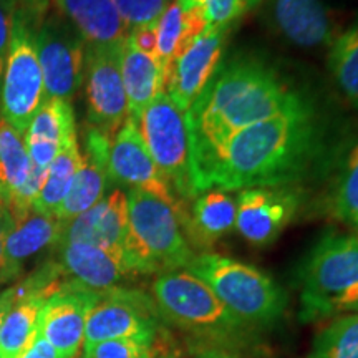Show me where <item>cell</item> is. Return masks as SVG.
Returning a JSON list of instances; mask_svg holds the SVG:
<instances>
[{
    "instance_id": "cell-13",
    "label": "cell",
    "mask_w": 358,
    "mask_h": 358,
    "mask_svg": "<svg viewBox=\"0 0 358 358\" xmlns=\"http://www.w3.org/2000/svg\"><path fill=\"white\" fill-rule=\"evenodd\" d=\"M108 178L111 182L128 189H143L161 199L181 203L164 174L156 166L143 141L134 120L127 118L122 128L111 138L108 155Z\"/></svg>"
},
{
    "instance_id": "cell-24",
    "label": "cell",
    "mask_w": 358,
    "mask_h": 358,
    "mask_svg": "<svg viewBox=\"0 0 358 358\" xmlns=\"http://www.w3.org/2000/svg\"><path fill=\"white\" fill-rule=\"evenodd\" d=\"M236 199L226 191L201 192L192 203L191 213L179 208V221L186 237L199 248H209L236 227Z\"/></svg>"
},
{
    "instance_id": "cell-1",
    "label": "cell",
    "mask_w": 358,
    "mask_h": 358,
    "mask_svg": "<svg viewBox=\"0 0 358 358\" xmlns=\"http://www.w3.org/2000/svg\"><path fill=\"white\" fill-rule=\"evenodd\" d=\"M307 98L256 57L221 62L186 113L194 189L208 191L214 164L234 134L301 105Z\"/></svg>"
},
{
    "instance_id": "cell-27",
    "label": "cell",
    "mask_w": 358,
    "mask_h": 358,
    "mask_svg": "<svg viewBox=\"0 0 358 358\" xmlns=\"http://www.w3.org/2000/svg\"><path fill=\"white\" fill-rule=\"evenodd\" d=\"M80 161H82V151H80L77 133L62 145L57 158L53 159L52 166L48 169L47 181H45L42 191H40L34 204L35 209L55 216L60 204L64 203L65 196L69 194L75 174L80 168Z\"/></svg>"
},
{
    "instance_id": "cell-11",
    "label": "cell",
    "mask_w": 358,
    "mask_h": 358,
    "mask_svg": "<svg viewBox=\"0 0 358 358\" xmlns=\"http://www.w3.org/2000/svg\"><path fill=\"white\" fill-rule=\"evenodd\" d=\"M122 45L85 50L83 85L90 127L113 138L128 118V100L122 78Z\"/></svg>"
},
{
    "instance_id": "cell-5",
    "label": "cell",
    "mask_w": 358,
    "mask_h": 358,
    "mask_svg": "<svg viewBox=\"0 0 358 358\" xmlns=\"http://www.w3.org/2000/svg\"><path fill=\"white\" fill-rule=\"evenodd\" d=\"M186 271L211 287L219 301L248 325H271L287 307V295L259 268L214 252L192 257Z\"/></svg>"
},
{
    "instance_id": "cell-7",
    "label": "cell",
    "mask_w": 358,
    "mask_h": 358,
    "mask_svg": "<svg viewBox=\"0 0 358 358\" xmlns=\"http://www.w3.org/2000/svg\"><path fill=\"white\" fill-rule=\"evenodd\" d=\"M143 141L176 192L179 201L198 198L191 171L189 133L186 115L174 105L166 92L159 93L136 120Z\"/></svg>"
},
{
    "instance_id": "cell-14",
    "label": "cell",
    "mask_w": 358,
    "mask_h": 358,
    "mask_svg": "<svg viewBox=\"0 0 358 358\" xmlns=\"http://www.w3.org/2000/svg\"><path fill=\"white\" fill-rule=\"evenodd\" d=\"M100 292L65 280L58 292L47 299L40 312L38 332L64 358H75L85 343L88 312Z\"/></svg>"
},
{
    "instance_id": "cell-38",
    "label": "cell",
    "mask_w": 358,
    "mask_h": 358,
    "mask_svg": "<svg viewBox=\"0 0 358 358\" xmlns=\"http://www.w3.org/2000/svg\"><path fill=\"white\" fill-rule=\"evenodd\" d=\"M19 358H64V357H62L57 348L52 347L38 332L35 335L34 342L30 343L29 348H27Z\"/></svg>"
},
{
    "instance_id": "cell-21",
    "label": "cell",
    "mask_w": 358,
    "mask_h": 358,
    "mask_svg": "<svg viewBox=\"0 0 358 358\" xmlns=\"http://www.w3.org/2000/svg\"><path fill=\"white\" fill-rule=\"evenodd\" d=\"M52 10L64 17L88 47L122 45L129 32L113 0H52Z\"/></svg>"
},
{
    "instance_id": "cell-17",
    "label": "cell",
    "mask_w": 358,
    "mask_h": 358,
    "mask_svg": "<svg viewBox=\"0 0 358 358\" xmlns=\"http://www.w3.org/2000/svg\"><path fill=\"white\" fill-rule=\"evenodd\" d=\"M111 136L100 129L88 127L83 134V150L80 168L75 174L69 194L60 204L55 216L62 222H69L80 214L93 208L103 196L108 186V155Z\"/></svg>"
},
{
    "instance_id": "cell-19",
    "label": "cell",
    "mask_w": 358,
    "mask_h": 358,
    "mask_svg": "<svg viewBox=\"0 0 358 358\" xmlns=\"http://www.w3.org/2000/svg\"><path fill=\"white\" fill-rule=\"evenodd\" d=\"M268 22L285 40L302 48L332 45L337 24L320 0H272Z\"/></svg>"
},
{
    "instance_id": "cell-25",
    "label": "cell",
    "mask_w": 358,
    "mask_h": 358,
    "mask_svg": "<svg viewBox=\"0 0 358 358\" xmlns=\"http://www.w3.org/2000/svg\"><path fill=\"white\" fill-rule=\"evenodd\" d=\"M122 78L128 100V118L134 122L140 118L143 110L166 90L158 62L138 50L128 35L122 50Z\"/></svg>"
},
{
    "instance_id": "cell-6",
    "label": "cell",
    "mask_w": 358,
    "mask_h": 358,
    "mask_svg": "<svg viewBox=\"0 0 358 358\" xmlns=\"http://www.w3.org/2000/svg\"><path fill=\"white\" fill-rule=\"evenodd\" d=\"M151 297L163 322L203 337L232 338L249 327L219 301L206 282L186 268L158 274Z\"/></svg>"
},
{
    "instance_id": "cell-3",
    "label": "cell",
    "mask_w": 358,
    "mask_h": 358,
    "mask_svg": "<svg viewBox=\"0 0 358 358\" xmlns=\"http://www.w3.org/2000/svg\"><path fill=\"white\" fill-rule=\"evenodd\" d=\"M301 320L358 312V236L325 232L301 268Z\"/></svg>"
},
{
    "instance_id": "cell-16",
    "label": "cell",
    "mask_w": 358,
    "mask_h": 358,
    "mask_svg": "<svg viewBox=\"0 0 358 358\" xmlns=\"http://www.w3.org/2000/svg\"><path fill=\"white\" fill-rule=\"evenodd\" d=\"M229 27H208L206 32L174 65L168 83V95L182 113H187L216 73Z\"/></svg>"
},
{
    "instance_id": "cell-33",
    "label": "cell",
    "mask_w": 358,
    "mask_h": 358,
    "mask_svg": "<svg viewBox=\"0 0 358 358\" xmlns=\"http://www.w3.org/2000/svg\"><path fill=\"white\" fill-rule=\"evenodd\" d=\"M113 3L128 30L153 24L168 7V0H113Z\"/></svg>"
},
{
    "instance_id": "cell-8",
    "label": "cell",
    "mask_w": 358,
    "mask_h": 358,
    "mask_svg": "<svg viewBox=\"0 0 358 358\" xmlns=\"http://www.w3.org/2000/svg\"><path fill=\"white\" fill-rule=\"evenodd\" d=\"M45 100L47 96L35 47V32L15 17L6 70L0 83V118L6 120L24 138Z\"/></svg>"
},
{
    "instance_id": "cell-37",
    "label": "cell",
    "mask_w": 358,
    "mask_h": 358,
    "mask_svg": "<svg viewBox=\"0 0 358 358\" xmlns=\"http://www.w3.org/2000/svg\"><path fill=\"white\" fill-rule=\"evenodd\" d=\"M10 224H12L10 211H8L6 204L0 203V274L6 277L8 284H10V282H15L10 274V271H8L7 259H6V237H7L8 229H10Z\"/></svg>"
},
{
    "instance_id": "cell-28",
    "label": "cell",
    "mask_w": 358,
    "mask_h": 358,
    "mask_svg": "<svg viewBox=\"0 0 358 358\" xmlns=\"http://www.w3.org/2000/svg\"><path fill=\"white\" fill-rule=\"evenodd\" d=\"M24 138L0 118V203L8 206L32 173Z\"/></svg>"
},
{
    "instance_id": "cell-4",
    "label": "cell",
    "mask_w": 358,
    "mask_h": 358,
    "mask_svg": "<svg viewBox=\"0 0 358 358\" xmlns=\"http://www.w3.org/2000/svg\"><path fill=\"white\" fill-rule=\"evenodd\" d=\"M127 196L124 256L134 274H164L186 268L194 252L179 221L182 203H171L143 189H128Z\"/></svg>"
},
{
    "instance_id": "cell-41",
    "label": "cell",
    "mask_w": 358,
    "mask_h": 358,
    "mask_svg": "<svg viewBox=\"0 0 358 358\" xmlns=\"http://www.w3.org/2000/svg\"><path fill=\"white\" fill-rule=\"evenodd\" d=\"M6 284H8L7 279L2 274H0V287H2V285H6Z\"/></svg>"
},
{
    "instance_id": "cell-23",
    "label": "cell",
    "mask_w": 358,
    "mask_h": 358,
    "mask_svg": "<svg viewBox=\"0 0 358 358\" xmlns=\"http://www.w3.org/2000/svg\"><path fill=\"white\" fill-rule=\"evenodd\" d=\"M208 29V17L201 8H181L178 2L166 7L156 22V62L163 71L164 83L171 80L174 65Z\"/></svg>"
},
{
    "instance_id": "cell-40",
    "label": "cell",
    "mask_w": 358,
    "mask_h": 358,
    "mask_svg": "<svg viewBox=\"0 0 358 358\" xmlns=\"http://www.w3.org/2000/svg\"><path fill=\"white\" fill-rule=\"evenodd\" d=\"M12 307H13V301H12L10 292H8V289L2 290V292H0V329H2L3 320H6L7 313L10 312Z\"/></svg>"
},
{
    "instance_id": "cell-2",
    "label": "cell",
    "mask_w": 358,
    "mask_h": 358,
    "mask_svg": "<svg viewBox=\"0 0 358 358\" xmlns=\"http://www.w3.org/2000/svg\"><path fill=\"white\" fill-rule=\"evenodd\" d=\"M322 116L313 101L243 129L227 141L208 179V191L287 186L325 155Z\"/></svg>"
},
{
    "instance_id": "cell-15",
    "label": "cell",
    "mask_w": 358,
    "mask_h": 358,
    "mask_svg": "<svg viewBox=\"0 0 358 358\" xmlns=\"http://www.w3.org/2000/svg\"><path fill=\"white\" fill-rule=\"evenodd\" d=\"M65 280L93 292L123 287V282L136 275L129 266L124 250L105 249L83 243H62L53 249Z\"/></svg>"
},
{
    "instance_id": "cell-30",
    "label": "cell",
    "mask_w": 358,
    "mask_h": 358,
    "mask_svg": "<svg viewBox=\"0 0 358 358\" xmlns=\"http://www.w3.org/2000/svg\"><path fill=\"white\" fill-rule=\"evenodd\" d=\"M329 69L338 92L358 111V20L330 45Z\"/></svg>"
},
{
    "instance_id": "cell-39",
    "label": "cell",
    "mask_w": 358,
    "mask_h": 358,
    "mask_svg": "<svg viewBox=\"0 0 358 358\" xmlns=\"http://www.w3.org/2000/svg\"><path fill=\"white\" fill-rule=\"evenodd\" d=\"M194 358H241L236 353H231L229 350H224V348L214 347V348H206V350L196 353Z\"/></svg>"
},
{
    "instance_id": "cell-29",
    "label": "cell",
    "mask_w": 358,
    "mask_h": 358,
    "mask_svg": "<svg viewBox=\"0 0 358 358\" xmlns=\"http://www.w3.org/2000/svg\"><path fill=\"white\" fill-rule=\"evenodd\" d=\"M45 299H30L10 308L0 329V358H19L35 335L38 334V320Z\"/></svg>"
},
{
    "instance_id": "cell-32",
    "label": "cell",
    "mask_w": 358,
    "mask_h": 358,
    "mask_svg": "<svg viewBox=\"0 0 358 358\" xmlns=\"http://www.w3.org/2000/svg\"><path fill=\"white\" fill-rule=\"evenodd\" d=\"M156 342L140 338H116L83 345L82 358H156Z\"/></svg>"
},
{
    "instance_id": "cell-9",
    "label": "cell",
    "mask_w": 358,
    "mask_h": 358,
    "mask_svg": "<svg viewBox=\"0 0 358 358\" xmlns=\"http://www.w3.org/2000/svg\"><path fill=\"white\" fill-rule=\"evenodd\" d=\"M161 324L163 319L151 295L138 289L116 287L100 292L88 312L83 345L116 338L156 342Z\"/></svg>"
},
{
    "instance_id": "cell-22",
    "label": "cell",
    "mask_w": 358,
    "mask_h": 358,
    "mask_svg": "<svg viewBox=\"0 0 358 358\" xmlns=\"http://www.w3.org/2000/svg\"><path fill=\"white\" fill-rule=\"evenodd\" d=\"M77 133L71 103L47 98L35 113L24 136L34 168L48 171L62 145Z\"/></svg>"
},
{
    "instance_id": "cell-18",
    "label": "cell",
    "mask_w": 358,
    "mask_h": 358,
    "mask_svg": "<svg viewBox=\"0 0 358 358\" xmlns=\"http://www.w3.org/2000/svg\"><path fill=\"white\" fill-rule=\"evenodd\" d=\"M128 234V196L113 189L88 211L64 224L60 243H83L124 250Z\"/></svg>"
},
{
    "instance_id": "cell-20",
    "label": "cell",
    "mask_w": 358,
    "mask_h": 358,
    "mask_svg": "<svg viewBox=\"0 0 358 358\" xmlns=\"http://www.w3.org/2000/svg\"><path fill=\"white\" fill-rule=\"evenodd\" d=\"M10 216L12 224L6 237V259L13 280H17L25 274L30 262L47 250L53 252L60 243L65 222L35 208Z\"/></svg>"
},
{
    "instance_id": "cell-36",
    "label": "cell",
    "mask_w": 358,
    "mask_h": 358,
    "mask_svg": "<svg viewBox=\"0 0 358 358\" xmlns=\"http://www.w3.org/2000/svg\"><path fill=\"white\" fill-rule=\"evenodd\" d=\"M158 22V20H156ZM156 22L148 25L134 27L128 32V37L134 43L138 50L146 55L153 57L156 60V43H158V34H156Z\"/></svg>"
},
{
    "instance_id": "cell-10",
    "label": "cell",
    "mask_w": 358,
    "mask_h": 358,
    "mask_svg": "<svg viewBox=\"0 0 358 358\" xmlns=\"http://www.w3.org/2000/svg\"><path fill=\"white\" fill-rule=\"evenodd\" d=\"M45 96L71 103L83 85L87 43L55 10L48 12L35 32Z\"/></svg>"
},
{
    "instance_id": "cell-12",
    "label": "cell",
    "mask_w": 358,
    "mask_h": 358,
    "mask_svg": "<svg viewBox=\"0 0 358 358\" xmlns=\"http://www.w3.org/2000/svg\"><path fill=\"white\" fill-rule=\"evenodd\" d=\"M301 194L289 186L250 187L236 199V229L252 245H268L289 226Z\"/></svg>"
},
{
    "instance_id": "cell-34",
    "label": "cell",
    "mask_w": 358,
    "mask_h": 358,
    "mask_svg": "<svg viewBox=\"0 0 358 358\" xmlns=\"http://www.w3.org/2000/svg\"><path fill=\"white\" fill-rule=\"evenodd\" d=\"M261 0H204L208 27L226 29L259 6Z\"/></svg>"
},
{
    "instance_id": "cell-26",
    "label": "cell",
    "mask_w": 358,
    "mask_h": 358,
    "mask_svg": "<svg viewBox=\"0 0 358 358\" xmlns=\"http://www.w3.org/2000/svg\"><path fill=\"white\" fill-rule=\"evenodd\" d=\"M334 166L329 209L358 236V131L348 140H343L334 159Z\"/></svg>"
},
{
    "instance_id": "cell-35",
    "label": "cell",
    "mask_w": 358,
    "mask_h": 358,
    "mask_svg": "<svg viewBox=\"0 0 358 358\" xmlns=\"http://www.w3.org/2000/svg\"><path fill=\"white\" fill-rule=\"evenodd\" d=\"M15 12L17 0H0V83H2L3 70H6L7 64Z\"/></svg>"
},
{
    "instance_id": "cell-31",
    "label": "cell",
    "mask_w": 358,
    "mask_h": 358,
    "mask_svg": "<svg viewBox=\"0 0 358 358\" xmlns=\"http://www.w3.org/2000/svg\"><path fill=\"white\" fill-rule=\"evenodd\" d=\"M308 358H358V312L335 317L324 327Z\"/></svg>"
}]
</instances>
